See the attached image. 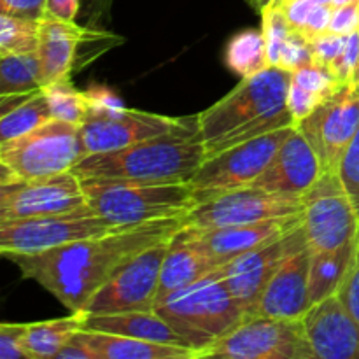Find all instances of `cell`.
<instances>
[{
    "label": "cell",
    "instance_id": "cell-29",
    "mask_svg": "<svg viewBox=\"0 0 359 359\" xmlns=\"http://www.w3.org/2000/svg\"><path fill=\"white\" fill-rule=\"evenodd\" d=\"M49 119H53L51 107H49L48 97L42 88L30 100L21 104L14 111L0 116V142H7V140L25 135V133L48 123Z\"/></svg>",
    "mask_w": 359,
    "mask_h": 359
},
{
    "label": "cell",
    "instance_id": "cell-11",
    "mask_svg": "<svg viewBox=\"0 0 359 359\" xmlns=\"http://www.w3.org/2000/svg\"><path fill=\"white\" fill-rule=\"evenodd\" d=\"M304 203V231L312 251H332L356 238L359 214L339 172H323Z\"/></svg>",
    "mask_w": 359,
    "mask_h": 359
},
{
    "label": "cell",
    "instance_id": "cell-14",
    "mask_svg": "<svg viewBox=\"0 0 359 359\" xmlns=\"http://www.w3.org/2000/svg\"><path fill=\"white\" fill-rule=\"evenodd\" d=\"M305 203L300 196L277 195L263 189H233L196 205L184 217V226L214 228L228 224H245L304 214Z\"/></svg>",
    "mask_w": 359,
    "mask_h": 359
},
{
    "label": "cell",
    "instance_id": "cell-49",
    "mask_svg": "<svg viewBox=\"0 0 359 359\" xmlns=\"http://www.w3.org/2000/svg\"><path fill=\"white\" fill-rule=\"evenodd\" d=\"M56 359H97V358H95V354L91 353L84 344H81L79 340H76L72 337L70 342L60 351Z\"/></svg>",
    "mask_w": 359,
    "mask_h": 359
},
{
    "label": "cell",
    "instance_id": "cell-3",
    "mask_svg": "<svg viewBox=\"0 0 359 359\" xmlns=\"http://www.w3.org/2000/svg\"><path fill=\"white\" fill-rule=\"evenodd\" d=\"M205 160L195 118L179 128L133 146L84 156L74 174L79 179H121L147 182H189Z\"/></svg>",
    "mask_w": 359,
    "mask_h": 359
},
{
    "label": "cell",
    "instance_id": "cell-55",
    "mask_svg": "<svg viewBox=\"0 0 359 359\" xmlns=\"http://www.w3.org/2000/svg\"><path fill=\"white\" fill-rule=\"evenodd\" d=\"M280 2H283V0H276V2H273V6H272V7H277V6H279Z\"/></svg>",
    "mask_w": 359,
    "mask_h": 359
},
{
    "label": "cell",
    "instance_id": "cell-51",
    "mask_svg": "<svg viewBox=\"0 0 359 359\" xmlns=\"http://www.w3.org/2000/svg\"><path fill=\"white\" fill-rule=\"evenodd\" d=\"M353 2H358V0H333L332 6L333 7H342V6H347V4H353Z\"/></svg>",
    "mask_w": 359,
    "mask_h": 359
},
{
    "label": "cell",
    "instance_id": "cell-24",
    "mask_svg": "<svg viewBox=\"0 0 359 359\" xmlns=\"http://www.w3.org/2000/svg\"><path fill=\"white\" fill-rule=\"evenodd\" d=\"M219 266L198 248L182 238L181 235H174L168 248L167 256L163 259L161 266V279H160V291H158V300L163 302L165 298L170 297L175 291L188 287L189 284L203 279L210 272L217 270Z\"/></svg>",
    "mask_w": 359,
    "mask_h": 359
},
{
    "label": "cell",
    "instance_id": "cell-42",
    "mask_svg": "<svg viewBox=\"0 0 359 359\" xmlns=\"http://www.w3.org/2000/svg\"><path fill=\"white\" fill-rule=\"evenodd\" d=\"M359 30V0L342 7H333L330 32L340 35H351Z\"/></svg>",
    "mask_w": 359,
    "mask_h": 359
},
{
    "label": "cell",
    "instance_id": "cell-23",
    "mask_svg": "<svg viewBox=\"0 0 359 359\" xmlns=\"http://www.w3.org/2000/svg\"><path fill=\"white\" fill-rule=\"evenodd\" d=\"M84 330L116 333V335L191 349L184 337L175 332L156 311L121 312V314H88L86 312Z\"/></svg>",
    "mask_w": 359,
    "mask_h": 359
},
{
    "label": "cell",
    "instance_id": "cell-7",
    "mask_svg": "<svg viewBox=\"0 0 359 359\" xmlns=\"http://www.w3.org/2000/svg\"><path fill=\"white\" fill-rule=\"evenodd\" d=\"M203 358L318 359L302 319L248 314L228 335L203 351Z\"/></svg>",
    "mask_w": 359,
    "mask_h": 359
},
{
    "label": "cell",
    "instance_id": "cell-54",
    "mask_svg": "<svg viewBox=\"0 0 359 359\" xmlns=\"http://www.w3.org/2000/svg\"><path fill=\"white\" fill-rule=\"evenodd\" d=\"M248 4H249V6L252 7V9H255V6H256V0H248Z\"/></svg>",
    "mask_w": 359,
    "mask_h": 359
},
{
    "label": "cell",
    "instance_id": "cell-41",
    "mask_svg": "<svg viewBox=\"0 0 359 359\" xmlns=\"http://www.w3.org/2000/svg\"><path fill=\"white\" fill-rule=\"evenodd\" d=\"M112 0H81L77 23L88 30H104V23L111 13Z\"/></svg>",
    "mask_w": 359,
    "mask_h": 359
},
{
    "label": "cell",
    "instance_id": "cell-22",
    "mask_svg": "<svg viewBox=\"0 0 359 359\" xmlns=\"http://www.w3.org/2000/svg\"><path fill=\"white\" fill-rule=\"evenodd\" d=\"M74 339L88 347L97 359H196V353L188 347L149 342L116 333L81 330Z\"/></svg>",
    "mask_w": 359,
    "mask_h": 359
},
{
    "label": "cell",
    "instance_id": "cell-21",
    "mask_svg": "<svg viewBox=\"0 0 359 359\" xmlns=\"http://www.w3.org/2000/svg\"><path fill=\"white\" fill-rule=\"evenodd\" d=\"M84 32L86 28L77 21L42 18L37 56L41 62L44 86L70 79Z\"/></svg>",
    "mask_w": 359,
    "mask_h": 359
},
{
    "label": "cell",
    "instance_id": "cell-35",
    "mask_svg": "<svg viewBox=\"0 0 359 359\" xmlns=\"http://www.w3.org/2000/svg\"><path fill=\"white\" fill-rule=\"evenodd\" d=\"M339 175L359 214V130L351 142L346 156H344L342 165L339 168Z\"/></svg>",
    "mask_w": 359,
    "mask_h": 359
},
{
    "label": "cell",
    "instance_id": "cell-48",
    "mask_svg": "<svg viewBox=\"0 0 359 359\" xmlns=\"http://www.w3.org/2000/svg\"><path fill=\"white\" fill-rule=\"evenodd\" d=\"M42 90V88H41ZM41 90L35 91H21V93H9V95H0V116L7 114V112L14 111L16 107H20L21 104H25L27 100H30L35 93H39Z\"/></svg>",
    "mask_w": 359,
    "mask_h": 359
},
{
    "label": "cell",
    "instance_id": "cell-9",
    "mask_svg": "<svg viewBox=\"0 0 359 359\" xmlns=\"http://www.w3.org/2000/svg\"><path fill=\"white\" fill-rule=\"evenodd\" d=\"M116 228L119 226L102 219L90 205L65 214L0 221V252L6 258L39 255L83 238L105 235Z\"/></svg>",
    "mask_w": 359,
    "mask_h": 359
},
{
    "label": "cell",
    "instance_id": "cell-39",
    "mask_svg": "<svg viewBox=\"0 0 359 359\" xmlns=\"http://www.w3.org/2000/svg\"><path fill=\"white\" fill-rule=\"evenodd\" d=\"M359 67V30L347 35V44L340 58L332 67L333 76L339 83H353Z\"/></svg>",
    "mask_w": 359,
    "mask_h": 359
},
{
    "label": "cell",
    "instance_id": "cell-31",
    "mask_svg": "<svg viewBox=\"0 0 359 359\" xmlns=\"http://www.w3.org/2000/svg\"><path fill=\"white\" fill-rule=\"evenodd\" d=\"M46 97H48L49 107H51L53 119L60 121L74 123V125H83L84 118L88 114V98L84 91L74 88L70 79L58 81L44 86Z\"/></svg>",
    "mask_w": 359,
    "mask_h": 359
},
{
    "label": "cell",
    "instance_id": "cell-43",
    "mask_svg": "<svg viewBox=\"0 0 359 359\" xmlns=\"http://www.w3.org/2000/svg\"><path fill=\"white\" fill-rule=\"evenodd\" d=\"M48 0H0V13L11 16L42 20L46 16Z\"/></svg>",
    "mask_w": 359,
    "mask_h": 359
},
{
    "label": "cell",
    "instance_id": "cell-5",
    "mask_svg": "<svg viewBox=\"0 0 359 359\" xmlns=\"http://www.w3.org/2000/svg\"><path fill=\"white\" fill-rule=\"evenodd\" d=\"M154 311L184 337L196 359L248 316L230 293L219 270L172 293Z\"/></svg>",
    "mask_w": 359,
    "mask_h": 359
},
{
    "label": "cell",
    "instance_id": "cell-36",
    "mask_svg": "<svg viewBox=\"0 0 359 359\" xmlns=\"http://www.w3.org/2000/svg\"><path fill=\"white\" fill-rule=\"evenodd\" d=\"M325 100L326 98L321 95L312 93V91L305 90L300 84L291 81L290 91H287V107H290L291 116L294 119V126L304 121L305 118H309Z\"/></svg>",
    "mask_w": 359,
    "mask_h": 359
},
{
    "label": "cell",
    "instance_id": "cell-26",
    "mask_svg": "<svg viewBox=\"0 0 359 359\" xmlns=\"http://www.w3.org/2000/svg\"><path fill=\"white\" fill-rule=\"evenodd\" d=\"M354 249H356V238L351 244L332 251H312L311 272H309V294L312 305L339 293L349 272Z\"/></svg>",
    "mask_w": 359,
    "mask_h": 359
},
{
    "label": "cell",
    "instance_id": "cell-2",
    "mask_svg": "<svg viewBox=\"0 0 359 359\" xmlns=\"http://www.w3.org/2000/svg\"><path fill=\"white\" fill-rule=\"evenodd\" d=\"M291 72L272 67L241 83L196 116L205 160L242 142L294 126L287 107Z\"/></svg>",
    "mask_w": 359,
    "mask_h": 359
},
{
    "label": "cell",
    "instance_id": "cell-4",
    "mask_svg": "<svg viewBox=\"0 0 359 359\" xmlns=\"http://www.w3.org/2000/svg\"><path fill=\"white\" fill-rule=\"evenodd\" d=\"M90 209L116 226L181 219L196 207L189 182L81 179Z\"/></svg>",
    "mask_w": 359,
    "mask_h": 359
},
{
    "label": "cell",
    "instance_id": "cell-37",
    "mask_svg": "<svg viewBox=\"0 0 359 359\" xmlns=\"http://www.w3.org/2000/svg\"><path fill=\"white\" fill-rule=\"evenodd\" d=\"M311 41H312V49H314L316 62L328 67V69L332 70V67L335 65V62L340 58L344 49H346L347 35L325 32V34L312 37Z\"/></svg>",
    "mask_w": 359,
    "mask_h": 359
},
{
    "label": "cell",
    "instance_id": "cell-38",
    "mask_svg": "<svg viewBox=\"0 0 359 359\" xmlns=\"http://www.w3.org/2000/svg\"><path fill=\"white\" fill-rule=\"evenodd\" d=\"M340 300L344 302L353 318L356 319L359 325V230L356 235V249H354L353 262H351L349 272H347L346 279H344L342 286H340L339 293Z\"/></svg>",
    "mask_w": 359,
    "mask_h": 359
},
{
    "label": "cell",
    "instance_id": "cell-13",
    "mask_svg": "<svg viewBox=\"0 0 359 359\" xmlns=\"http://www.w3.org/2000/svg\"><path fill=\"white\" fill-rule=\"evenodd\" d=\"M86 205L83 181L72 170L0 184V221L65 214Z\"/></svg>",
    "mask_w": 359,
    "mask_h": 359
},
{
    "label": "cell",
    "instance_id": "cell-46",
    "mask_svg": "<svg viewBox=\"0 0 359 359\" xmlns=\"http://www.w3.org/2000/svg\"><path fill=\"white\" fill-rule=\"evenodd\" d=\"M332 6H325V4H316L312 7L311 14L307 18V25H305L304 34L309 39L316 37V35H321L325 32H330V23H332Z\"/></svg>",
    "mask_w": 359,
    "mask_h": 359
},
{
    "label": "cell",
    "instance_id": "cell-17",
    "mask_svg": "<svg viewBox=\"0 0 359 359\" xmlns=\"http://www.w3.org/2000/svg\"><path fill=\"white\" fill-rule=\"evenodd\" d=\"M304 223V214L276 219L256 221L245 224H228L214 228L182 226L179 235L205 252L217 266L259 248V245L283 237Z\"/></svg>",
    "mask_w": 359,
    "mask_h": 359
},
{
    "label": "cell",
    "instance_id": "cell-53",
    "mask_svg": "<svg viewBox=\"0 0 359 359\" xmlns=\"http://www.w3.org/2000/svg\"><path fill=\"white\" fill-rule=\"evenodd\" d=\"M354 83L359 84V67H358V70H356V76H354Z\"/></svg>",
    "mask_w": 359,
    "mask_h": 359
},
{
    "label": "cell",
    "instance_id": "cell-28",
    "mask_svg": "<svg viewBox=\"0 0 359 359\" xmlns=\"http://www.w3.org/2000/svg\"><path fill=\"white\" fill-rule=\"evenodd\" d=\"M44 88L37 53L0 55V95L35 91Z\"/></svg>",
    "mask_w": 359,
    "mask_h": 359
},
{
    "label": "cell",
    "instance_id": "cell-12",
    "mask_svg": "<svg viewBox=\"0 0 359 359\" xmlns=\"http://www.w3.org/2000/svg\"><path fill=\"white\" fill-rule=\"evenodd\" d=\"M297 128L314 147L323 172H339L359 130V84H340Z\"/></svg>",
    "mask_w": 359,
    "mask_h": 359
},
{
    "label": "cell",
    "instance_id": "cell-20",
    "mask_svg": "<svg viewBox=\"0 0 359 359\" xmlns=\"http://www.w3.org/2000/svg\"><path fill=\"white\" fill-rule=\"evenodd\" d=\"M312 249L309 242L290 255L266 284L252 314L277 319H302L312 307L309 294Z\"/></svg>",
    "mask_w": 359,
    "mask_h": 359
},
{
    "label": "cell",
    "instance_id": "cell-33",
    "mask_svg": "<svg viewBox=\"0 0 359 359\" xmlns=\"http://www.w3.org/2000/svg\"><path fill=\"white\" fill-rule=\"evenodd\" d=\"M262 18H263L262 30L266 41V51H269L270 65L277 67L283 42L286 41V37L290 35V32L293 30V28H291L290 21L286 20V16H284V13L279 9V7H269V9L262 14Z\"/></svg>",
    "mask_w": 359,
    "mask_h": 359
},
{
    "label": "cell",
    "instance_id": "cell-52",
    "mask_svg": "<svg viewBox=\"0 0 359 359\" xmlns=\"http://www.w3.org/2000/svg\"><path fill=\"white\" fill-rule=\"evenodd\" d=\"M312 2H314V4H325V6H332L333 0H312Z\"/></svg>",
    "mask_w": 359,
    "mask_h": 359
},
{
    "label": "cell",
    "instance_id": "cell-40",
    "mask_svg": "<svg viewBox=\"0 0 359 359\" xmlns=\"http://www.w3.org/2000/svg\"><path fill=\"white\" fill-rule=\"evenodd\" d=\"M23 323H2L0 325V358L2 359H28L27 351L21 344Z\"/></svg>",
    "mask_w": 359,
    "mask_h": 359
},
{
    "label": "cell",
    "instance_id": "cell-18",
    "mask_svg": "<svg viewBox=\"0 0 359 359\" xmlns=\"http://www.w3.org/2000/svg\"><path fill=\"white\" fill-rule=\"evenodd\" d=\"M302 321L318 359H359V325L339 294L312 305Z\"/></svg>",
    "mask_w": 359,
    "mask_h": 359
},
{
    "label": "cell",
    "instance_id": "cell-15",
    "mask_svg": "<svg viewBox=\"0 0 359 359\" xmlns=\"http://www.w3.org/2000/svg\"><path fill=\"white\" fill-rule=\"evenodd\" d=\"M305 244L307 237L302 223L283 237L266 242L217 269L230 293L244 309L245 314H252L256 311V305L273 273L286 262L287 256Z\"/></svg>",
    "mask_w": 359,
    "mask_h": 359
},
{
    "label": "cell",
    "instance_id": "cell-32",
    "mask_svg": "<svg viewBox=\"0 0 359 359\" xmlns=\"http://www.w3.org/2000/svg\"><path fill=\"white\" fill-rule=\"evenodd\" d=\"M314 60V49H312V41L300 30H291L286 41L283 42L279 55V63L277 67L287 70V72H294L304 67L312 65Z\"/></svg>",
    "mask_w": 359,
    "mask_h": 359
},
{
    "label": "cell",
    "instance_id": "cell-30",
    "mask_svg": "<svg viewBox=\"0 0 359 359\" xmlns=\"http://www.w3.org/2000/svg\"><path fill=\"white\" fill-rule=\"evenodd\" d=\"M41 20L0 13V55L37 53Z\"/></svg>",
    "mask_w": 359,
    "mask_h": 359
},
{
    "label": "cell",
    "instance_id": "cell-47",
    "mask_svg": "<svg viewBox=\"0 0 359 359\" xmlns=\"http://www.w3.org/2000/svg\"><path fill=\"white\" fill-rule=\"evenodd\" d=\"M81 13V0H48L46 2V16L56 20L77 21Z\"/></svg>",
    "mask_w": 359,
    "mask_h": 359
},
{
    "label": "cell",
    "instance_id": "cell-16",
    "mask_svg": "<svg viewBox=\"0 0 359 359\" xmlns=\"http://www.w3.org/2000/svg\"><path fill=\"white\" fill-rule=\"evenodd\" d=\"M184 121L186 118H170L128 107L116 111H88L81 125V139L86 156L109 153L163 135L179 128Z\"/></svg>",
    "mask_w": 359,
    "mask_h": 359
},
{
    "label": "cell",
    "instance_id": "cell-8",
    "mask_svg": "<svg viewBox=\"0 0 359 359\" xmlns=\"http://www.w3.org/2000/svg\"><path fill=\"white\" fill-rule=\"evenodd\" d=\"M293 130L294 126H290V128L256 137L203 160V163L189 181V186L195 193L196 205L216 198L223 193L251 186L269 167L273 154Z\"/></svg>",
    "mask_w": 359,
    "mask_h": 359
},
{
    "label": "cell",
    "instance_id": "cell-44",
    "mask_svg": "<svg viewBox=\"0 0 359 359\" xmlns=\"http://www.w3.org/2000/svg\"><path fill=\"white\" fill-rule=\"evenodd\" d=\"M314 6L316 4L312 0H283L277 7L283 11L286 20L290 21L291 28L304 32L309 14Z\"/></svg>",
    "mask_w": 359,
    "mask_h": 359
},
{
    "label": "cell",
    "instance_id": "cell-50",
    "mask_svg": "<svg viewBox=\"0 0 359 359\" xmlns=\"http://www.w3.org/2000/svg\"><path fill=\"white\" fill-rule=\"evenodd\" d=\"M273 2H276V0H256L255 9L258 11L259 14H263V13H265L266 9H269V7H272V6H273Z\"/></svg>",
    "mask_w": 359,
    "mask_h": 359
},
{
    "label": "cell",
    "instance_id": "cell-34",
    "mask_svg": "<svg viewBox=\"0 0 359 359\" xmlns=\"http://www.w3.org/2000/svg\"><path fill=\"white\" fill-rule=\"evenodd\" d=\"M291 81L297 84H300L305 90L312 91L316 95H321V97L328 98L335 93L337 88L342 83L337 81V77L333 76L332 70L328 67L321 65V63L314 62L312 65L304 67L300 70H294L291 72Z\"/></svg>",
    "mask_w": 359,
    "mask_h": 359
},
{
    "label": "cell",
    "instance_id": "cell-19",
    "mask_svg": "<svg viewBox=\"0 0 359 359\" xmlns=\"http://www.w3.org/2000/svg\"><path fill=\"white\" fill-rule=\"evenodd\" d=\"M321 174L323 168L314 147L294 126L290 137L273 154L269 167L251 186L277 195L304 198Z\"/></svg>",
    "mask_w": 359,
    "mask_h": 359
},
{
    "label": "cell",
    "instance_id": "cell-10",
    "mask_svg": "<svg viewBox=\"0 0 359 359\" xmlns=\"http://www.w3.org/2000/svg\"><path fill=\"white\" fill-rule=\"evenodd\" d=\"M174 238V237H172ZM172 238L151 245L126 262L88 302V314H121L154 311L160 291L161 266Z\"/></svg>",
    "mask_w": 359,
    "mask_h": 359
},
{
    "label": "cell",
    "instance_id": "cell-1",
    "mask_svg": "<svg viewBox=\"0 0 359 359\" xmlns=\"http://www.w3.org/2000/svg\"><path fill=\"white\" fill-rule=\"evenodd\" d=\"M181 219H161L119 226L98 237L83 238L39 255L9 256L25 279L41 284L70 312H84L93 294L125 265L151 245L172 238Z\"/></svg>",
    "mask_w": 359,
    "mask_h": 359
},
{
    "label": "cell",
    "instance_id": "cell-25",
    "mask_svg": "<svg viewBox=\"0 0 359 359\" xmlns=\"http://www.w3.org/2000/svg\"><path fill=\"white\" fill-rule=\"evenodd\" d=\"M86 312H70L69 318L49 321L23 323L21 344L28 359H53L70 342L74 335L84 330Z\"/></svg>",
    "mask_w": 359,
    "mask_h": 359
},
{
    "label": "cell",
    "instance_id": "cell-6",
    "mask_svg": "<svg viewBox=\"0 0 359 359\" xmlns=\"http://www.w3.org/2000/svg\"><path fill=\"white\" fill-rule=\"evenodd\" d=\"M84 156L81 126L49 119L25 135L0 142V184L70 172Z\"/></svg>",
    "mask_w": 359,
    "mask_h": 359
},
{
    "label": "cell",
    "instance_id": "cell-27",
    "mask_svg": "<svg viewBox=\"0 0 359 359\" xmlns=\"http://www.w3.org/2000/svg\"><path fill=\"white\" fill-rule=\"evenodd\" d=\"M224 62L228 69L241 77H251L269 69L270 60L263 30H244L226 46Z\"/></svg>",
    "mask_w": 359,
    "mask_h": 359
},
{
    "label": "cell",
    "instance_id": "cell-45",
    "mask_svg": "<svg viewBox=\"0 0 359 359\" xmlns=\"http://www.w3.org/2000/svg\"><path fill=\"white\" fill-rule=\"evenodd\" d=\"M84 95H86L88 105H90L88 111H116V109L125 107V104L119 100L118 95H114L104 86L95 84V86L88 88Z\"/></svg>",
    "mask_w": 359,
    "mask_h": 359
}]
</instances>
